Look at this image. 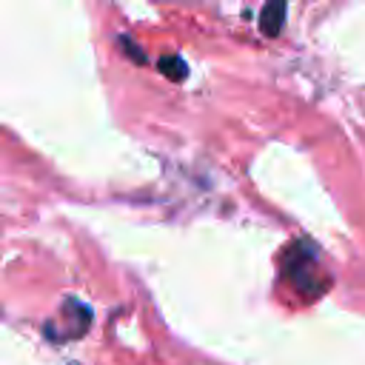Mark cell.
Listing matches in <instances>:
<instances>
[{
	"mask_svg": "<svg viewBox=\"0 0 365 365\" xmlns=\"http://www.w3.org/2000/svg\"><path fill=\"white\" fill-rule=\"evenodd\" d=\"M285 3L288 0H268L259 11V29L262 34L268 37H277L282 31V23H285Z\"/></svg>",
	"mask_w": 365,
	"mask_h": 365,
	"instance_id": "6da1fadb",
	"label": "cell"
},
{
	"mask_svg": "<svg viewBox=\"0 0 365 365\" xmlns=\"http://www.w3.org/2000/svg\"><path fill=\"white\" fill-rule=\"evenodd\" d=\"M160 71H163L165 77H171V80H182V77L188 74V68H185V63H182L180 57H163V60H160Z\"/></svg>",
	"mask_w": 365,
	"mask_h": 365,
	"instance_id": "7a4b0ae2",
	"label": "cell"
}]
</instances>
